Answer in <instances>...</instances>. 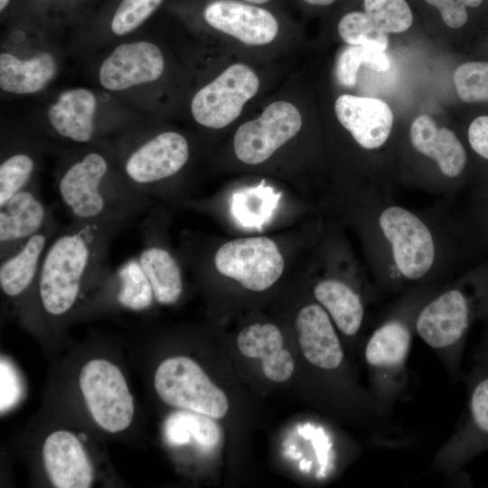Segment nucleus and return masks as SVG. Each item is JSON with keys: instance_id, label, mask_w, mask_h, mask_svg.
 Returning a JSON list of instances; mask_svg holds the SVG:
<instances>
[{"instance_id": "obj_22", "label": "nucleus", "mask_w": 488, "mask_h": 488, "mask_svg": "<svg viewBox=\"0 0 488 488\" xmlns=\"http://www.w3.org/2000/svg\"><path fill=\"white\" fill-rule=\"evenodd\" d=\"M241 354L261 360L264 375L275 382L288 380L294 371L291 353L284 349L280 330L272 324H254L242 329L237 338Z\"/></svg>"}, {"instance_id": "obj_27", "label": "nucleus", "mask_w": 488, "mask_h": 488, "mask_svg": "<svg viewBox=\"0 0 488 488\" xmlns=\"http://www.w3.org/2000/svg\"><path fill=\"white\" fill-rule=\"evenodd\" d=\"M280 197V192L262 181L236 191L231 196L230 212L242 228L261 230L271 221Z\"/></svg>"}, {"instance_id": "obj_29", "label": "nucleus", "mask_w": 488, "mask_h": 488, "mask_svg": "<svg viewBox=\"0 0 488 488\" xmlns=\"http://www.w3.org/2000/svg\"><path fill=\"white\" fill-rule=\"evenodd\" d=\"M212 418L185 409L172 414L165 421L164 434L170 445L180 446L192 440L204 449L212 447L219 437Z\"/></svg>"}, {"instance_id": "obj_39", "label": "nucleus", "mask_w": 488, "mask_h": 488, "mask_svg": "<svg viewBox=\"0 0 488 488\" xmlns=\"http://www.w3.org/2000/svg\"><path fill=\"white\" fill-rule=\"evenodd\" d=\"M305 3L315 6H327L332 5L335 0H302Z\"/></svg>"}, {"instance_id": "obj_28", "label": "nucleus", "mask_w": 488, "mask_h": 488, "mask_svg": "<svg viewBox=\"0 0 488 488\" xmlns=\"http://www.w3.org/2000/svg\"><path fill=\"white\" fill-rule=\"evenodd\" d=\"M12 148L3 155L0 164V205L19 191L39 181L37 155L33 147Z\"/></svg>"}, {"instance_id": "obj_32", "label": "nucleus", "mask_w": 488, "mask_h": 488, "mask_svg": "<svg viewBox=\"0 0 488 488\" xmlns=\"http://www.w3.org/2000/svg\"><path fill=\"white\" fill-rule=\"evenodd\" d=\"M363 12L385 33H403L413 23L407 0H363Z\"/></svg>"}, {"instance_id": "obj_12", "label": "nucleus", "mask_w": 488, "mask_h": 488, "mask_svg": "<svg viewBox=\"0 0 488 488\" xmlns=\"http://www.w3.org/2000/svg\"><path fill=\"white\" fill-rule=\"evenodd\" d=\"M55 219L45 203L40 182L14 194L0 205V259L15 251Z\"/></svg>"}, {"instance_id": "obj_13", "label": "nucleus", "mask_w": 488, "mask_h": 488, "mask_svg": "<svg viewBox=\"0 0 488 488\" xmlns=\"http://www.w3.org/2000/svg\"><path fill=\"white\" fill-rule=\"evenodd\" d=\"M202 17L211 27L249 45L271 42L279 29L270 11L239 0H212L203 7Z\"/></svg>"}, {"instance_id": "obj_24", "label": "nucleus", "mask_w": 488, "mask_h": 488, "mask_svg": "<svg viewBox=\"0 0 488 488\" xmlns=\"http://www.w3.org/2000/svg\"><path fill=\"white\" fill-rule=\"evenodd\" d=\"M56 60L42 52L26 60L9 52L0 54V88L3 91L25 95L43 89L55 77Z\"/></svg>"}, {"instance_id": "obj_9", "label": "nucleus", "mask_w": 488, "mask_h": 488, "mask_svg": "<svg viewBox=\"0 0 488 488\" xmlns=\"http://www.w3.org/2000/svg\"><path fill=\"white\" fill-rule=\"evenodd\" d=\"M302 127V117L295 105L276 101L262 114L242 124L234 135L236 156L248 164H258L294 137Z\"/></svg>"}, {"instance_id": "obj_31", "label": "nucleus", "mask_w": 488, "mask_h": 488, "mask_svg": "<svg viewBox=\"0 0 488 488\" xmlns=\"http://www.w3.org/2000/svg\"><path fill=\"white\" fill-rule=\"evenodd\" d=\"M361 65L376 71H386L390 62L383 51L370 46L350 45L341 52L336 62L335 75L338 82L343 87H353Z\"/></svg>"}, {"instance_id": "obj_37", "label": "nucleus", "mask_w": 488, "mask_h": 488, "mask_svg": "<svg viewBox=\"0 0 488 488\" xmlns=\"http://www.w3.org/2000/svg\"><path fill=\"white\" fill-rule=\"evenodd\" d=\"M468 140L474 152L488 160V116L473 120L468 128Z\"/></svg>"}, {"instance_id": "obj_21", "label": "nucleus", "mask_w": 488, "mask_h": 488, "mask_svg": "<svg viewBox=\"0 0 488 488\" xmlns=\"http://www.w3.org/2000/svg\"><path fill=\"white\" fill-rule=\"evenodd\" d=\"M155 223L152 213L136 223L141 238L138 252L145 258L155 301L160 305H173L183 293L182 271L176 258L158 242Z\"/></svg>"}, {"instance_id": "obj_10", "label": "nucleus", "mask_w": 488, "mask_h": 488, "mask_svg": "<svg viewBox=\"0 0 488 488\" xmlns=\"http://www.w3.org/2000/svg\"><path fill=\"white\" fill-rule=\"evenodd\" d=\"M472 308L458 288L445 291L427 303L416 320V331L432 349L457 355L469 329Z\"/></svg>"}, {"instance_id": "obj_40", "label": "nucleus", "mask_w": 488, "mask_h": 488, "mask_svg": "<svg viewBox=\"0 0 488 488\" xmlns=\"http://www.w3.org/2000/svg\"><path fill=\"white\" fill-rule=\"evenodd\" d=\"M14 0H0V12L5 14L14 5Z\"/></svg>"}, {"instance_id": "obj_1", "label": "nucleus", "mask_w": 488, "mask_h": 488, "mask_svg": "<svg viewBox=\"0 0 488 488\" xmlns=\"http://www.w3.org/2000/svg\"><path fill=\"white\" fill-rule=\"evenodd\" d=\"M126 229L118 223L71 221L60 226L46 249L33 290L47 316L67 315L89 287L99 286L110 270V244Z\"/></svg>"}, {"instance_id": "obj_20", "label": "nucleus", "mask_w": 488, "mask_h": 488, "mask_svg": "<svg viewBox=\"0 0 488 488\" xmlns=\"http://www.w3.org/2000/svg\"><path fill=\"white\" fill-rule=\"evenodd\" d=\"M298 343L312 365L332 371L343 361V351L326 310L315 304L304 306L296 319Z\"/></svg>"}, {"instance_id": "obj_3", "label": "nucleus", "mask_w": 488, "mask_h": 488, "mask_svg": "<svg viewBox=\"0 0 488 488\" xmlns=\"http://www.w3.org/2000/svg\"><path fill=\"white\" fill-rule=\"evenodd\" d=\"M127 181L151 197L166 180L178 174L190 157L187 139L178 132L164 131L142 139L122 142L113 154Z\"/></svg>"}, {"instance_id": "obj_5", "label": "nucleus", "mask_w": 488, "mask_h": 488, "mask_svg": "<svg viewBox=\"0 0 488 488\" xmlns=\"http://www.w3.org/2000/svg\"><path fill=\"white\" fill-rule=\"evenodd\" d=\"M79 382L89 411L100 427L117 433L129 427L134 399L115 364L104 359L91 360L82 367Z\"/></svg>"}, {"instance_id": "obj_15", "label": "nucleus", "mask_w": 488, "mask_h": 488, "mask_svg": "<svg viewBox=\"0 0 488 488\" xmlns=\"http://www.w3.org/2000/svg\"><path fill=\"white\" fill-rule=\"evenodd\" d=\"M468 411L460 431L448 443L443 460L460 465L488 448V369L473 375L470 384Z\"/></svg>"}, {"instance_id": "obj_25", "label": "nucleus", "mask_w": 488, "mask_h": 488, "mask_svg": "<svg viewBox=\"0 0 488 488\" xmlns=\"http://www.w3.org/2000/svg\"><path fill=\"white\" fill-rule=\"evenodd\" d=\"M99 285L113 287L117 304L128 310H146L155 300L146 268L137 253L115 269L110 268Z\"/></svg>"}, {"instance_id": "obj_19", "label": "nucleus", "mask_w": 488, "mask_h": 488, "mask_svg": "<svg viewBox=\"0 0 488 488\" xmlns=\"http://www.w3.org/2000/svg\"><path fill=\"white\" fill-rule=\"evenodd\" d=\"M59 228L54 219L19 249L0 259V287L5 296L18 299L33 292L46 249Z\"/></svg>"}, {"instance_id": "obj_30", "label": "nucleus", "mask_w": 488, "mask_h": 488, "mask_svg": "<svg viewBox=\"0 0 488 488\" xmlns=\"http://www.w3.org/2000/svg\"><path fill=\"white\" fill-rule=\"evenodd\" d=\"M164 0H113L102 12L110 32L127 35L139 28L159 8Z\"/></svg>"}, {"instance_id": "obj_33", "label": "nucleus", "mask_w": 488, "mask_h": 488, "mask_svg": "<svg viewBox=\"0 0 488 488\" xmlns=\"http://www.w3.org/2000/svg\"><path fill=\"white\" fill-rule=\"evenodd\" d=\"M341 38L350 45L370 46L385 51L388 47V35L379 29L361 11L345 14L338 23Z\"/></svg>"}, {"instance_id": "obj_38", "label": "nucleus", "mask_w": 488, "mask_h": 488, "mask_svg": "<svg viewBox=\"0 0 488 488\" xmlns=\"http://www.w3.org/2000/svg\"><path fill=\"white\" fill-rule=\"evenodd\" d=\"M23 6L32 14L45 15L56 10L70 9L83 0H20Z\"/></svg>"}, {"instance_id": "obj_26", "label": "nucleus", "mask_w": 488, "mask_h": 488, "mask_svg": "<svg viewBox=\"0 0 488 488\" xmlns=\"http://www.w3.org/2000/svg\"><path fill=\"white\" fill-rule=\"evenodd\" d=\"M314 294L343 334L352 336L358 333L364 308L360 296L348 285L336 279H326L314 286Z\"/></svg>"}, {"instance_id": "obj_36", "label": "nucleus", "mask_w": 488, "mask_h": 488, "mask_svg": "<svg viewBox=\"0 0 488 488\" xmlns=\"http://www.w3.org/2000/svg\"><path fill=\"white\" fill-rule=\"evenodd\" d=\"M438 10L443 22L452 29L465 24L468 19L467 6L461 0H424Z\"/></svg>"}, {"instance_id": "obj_16", "label": "nucleus", "mask_w": 488, "mask_h": 488, "mask_svg": "<svg viewBox=\"0 0 488 488\" xmlns=\"http://www.w3.org/2000/svg\"><path fill=\"white\" fill-rule=\"evenodd\" d=\"M411 342L410 328L400 319H390L372 333L365 345L364 357L376 382L395 386V380L404 374Z\"/></svg>"}, {"instance_id": "obj_6", "label": "nucleus", "mask_w": 488, "mask_h": 488, "mask_svg": "<svg viewBox=\"0 0 488 488\" xmlns=\"http://www.w3.org/2000/svg\"><path fill=\"white\" fill-rule=\"evenodd\" d=\"M259 88L255 71L243 63L228 67L194 95L191 111L194 120L209 128H222L234 121Z\"/></svg>"}, {"instance_id": "obj_14", "label": "nucleus", "mask_w": 488, "mask_h": 488, "mask_svg": "<svg viewBox=\"0 0 488 488\" xmlns=\"http://www.w3.org/2000/svg\"><path fill=\"white\" fill-rule=\"evenodd\" d=\"M334 111L339 122L365 149L381 146L389 136L393 114L381 99L343 94L336 99Z\"/></svg>"}, {"instance_id": "obj_7", "label": "nucleus", "mask_w": 488, "mask_h": 488, "mask_svg": "<svg viewBox=\"0 0 488 488\" xmlns=\"http://www.w3.org/2000/svg\"><path fill=\"white\" fill-rule=\"evenodd\" d=\"M379 225L391 247L395 266L409 280L426 276L435 261V242L427 226L413 212L399 206L386 208Z\"/></svg>"}, {"instance_id": "obj_23", "label": "nucleus", "mask_w": 488, "mask_h": 488, "mask_svg": "<svg viewBox=\"0 0 488 488\" xmlns=\"http://www.w3.org/2000/svg\"><path fill=\"white\" fill-rule=\"evenodd\" d=\"M410 140L414 148L432 158L443 174L456 177L466 164V153L454 132L438 128L427 115L418 117L410 127Z\"/></svg>"}, {"instance_id": "obj_18", "label": "nucleus", "mask_w": 488, "mask_h": 488, "mask_svg": "<svg viewBox=\"0 0 488 488\" xmlns=\"http://www.w3.org/2000/svg\"><path fill=\"white\" fill-rule=\"evenodd\" d=\"M46 473L57 488H88L93 470L80 439L67 430H57L46 438L42 447Z\"/></svg>"}, {"instance_id": "obj_4", "label": "nucleus", "mask_w": 488, "mask_h": 488, "mask_svg": "<svg viewBox=\"0 0 488 488\" xmlns=\"http://www.w3.org/2000/svg\"><path fill=\"white\" fill-rule=\"evenodd\" d=\"M154 384L159 398L169 406L216 419L223 418L229 409L225 393L189 357L174 356L163 361L155 371Z\"/></svg>"}, {"instance_id": "obj_11", "label": "nucleus", "mask_w": 488, "mask_h": 488, "mask_svg": "<svg viewBox=\"0 0 488 488\" xmlns=\"http://www.w3.org/2000/svg\"><path fill=\"white\" fill-rule=\"evenodd\" d=\"M164 69V60L158 46L147 41L125 42L102 61L99 80L104 89L120 91L156 80Z\"/></svg>"}, {"instance_id": "obj_17", "label": "nucleus", "mask_w": 488, "mask_h": 488, "mask_svg": "<svg viewBox=\"0 0 488 488\" xmlns=\"http://www.w3.org/2000/svg\"><path fill=\"white\" fill-rule=\"evenodd\" d=\"M96 108L97 99L89 89H66L48 109L50 128L61 140L81 145H90L98 134L94 119Z\"/></svg>"}, {"instance_id": "obj_41", "label": "nucleus", "mask_w": 488, "mask_h": 488, "mask_svg": "<svg viewBox=\"0 0 488 488\" xmlns=\"http://www.w3.org/2000/svg\"><path fill=\"white\" fill-rule=\"evenodd\" d=\"M242 1L259 5H264V4L268 3L270 0H242Z\"/></svg>"}, {"instance_id": "obj_34", "label": "nucleus", "mask_w": 488, "mask_h": 488, "mask_svg": "<svg viewBox=\"0 0 488 488\" xmlns=\"http://www.w3.org/2000/svg\"><path fill=\"white\" fill-rule=\"evenodd\" d=\"M454 83L465 102L488 101V62L470 61L457 67Z\"/></svg>"}, {"instance_id": "obj_2", "label": "nucleus", "mask_w": 488, "mask_h": 488, "mask_svg": "<svg viewBox=\"0 0 488 488\" xmlns=\"http://www.w3.org/2000/svg\"><path fill=\"white\" fill-rule=\"evenodd\" d=\"M55 183L74 222L118 223L128 228L153 203L127 181L113 155L99 146L67 154L56 171Z\"/></svg>"}, {"instance_id": "obj_8", "label": "nucleus", "mask_w": 488, "mask_h": 488, "mask_svg": "<svg viewBox=\"0 0 488 488\" xmlns=\"http://www.w3.org/2000/svg\"><path fill=\"white\" fill-rule=\"evenodd\" d=\"M214 264L220 274L252 291L268 288L284 270V259L277 244L267 237L224 243L215 254Z\"/></svg>"}, {"instance_id": "obj_35", "label": "nucleus", "mask_w": 488, "mask_h": 488, "mask_svg": "<svg viewBox=\"0 0 488 488\" xmlns=\"http://www.w3.org/2000/svg\"><path fill=\"white\" fill-rule=\"evenodd\" d=\"M0 411L13 408L21 399L23 386L14 367L5 358L0 361Z\"/></svg>"}]
</instances>
